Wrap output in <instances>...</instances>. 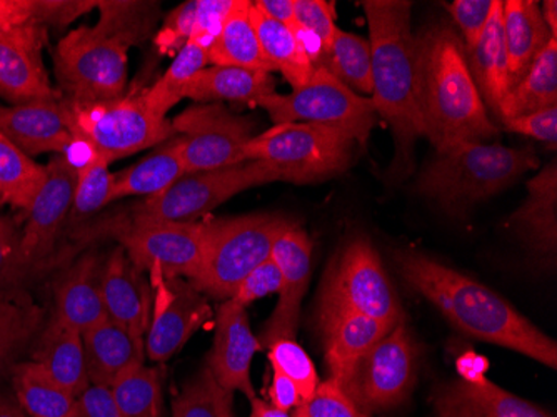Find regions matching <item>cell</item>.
I'll return each mask as SVG.
<instances>
[{
    "mask_svg": "<svg viewBox=\"0 0 557 417\" xmlns=\"http://www.w3.org/2000/svg\"><path fill=\"white\" fill-rule=\"evenodd\" d=\"M206 224L205 260L190 284L205 296L227 301L243 279L271 257L275 240L293 222L278 214H247Z\"/></svg>",
    "mask_w": 557,
    "mask_h": 417,
    "instance_id": "cell-7",
    "label": "cell"
},
{
    "mask_svg": "<svg viewBox=\"0 0 557 417\" xmlns=\"http://www.w3.org/2000/svg\"><path fill=\"white\" fill-rule=\"evenodd\" d=\"M503 36L512 89L554 36L547 29L541 5L533 0L503 2Z\"/></svg>",
    "mask_w": 557,
    "mask_h": 417,
    "instance_id": "cell-29",
    "label": "cell"
},
{
    "mask_svg": "<svg viewBox=\"0 0 557 417\" xmlns=\"http://www.w3.org/2000/svg\"><path fill=\"white\" fill-rule=\"evenodd\" d=\"M67 417H84V414L81 413L79 407H77V409H75L74 413L69 414Z\"/></svg>",
    "mask_w": 557,
    "mask_h": 417,
    "instance_id": "cell-61",
    "label": "cell"
},
{
    "mask_svg": "<svg viewBox=\"0 0 557 417\" xmlns=\"http://www.w3.org/2000/svg\"><path fill=\"white\" fill-rule=\"evenodd\" d=\"M369 27L372 61V103L391 125L394 152L391 174H411L412 154L424 137L419 103L418 39L412 33V2L408 0H362Z\"/></svg>",
    "mask_w": 557,
    "mask_h": 417,
    "instance_id": "cell-3",
    "label": "cell"
},
{
    "mask_svg": "<svg viewBox=\"0 0 557 417\" xmlns=\"http://www.w3.org/2000/svg\"><path fill=\"white\" fill-rule=\"evenodd\" d=\"M0 417H30L22 409L14 394H0Z\"/></svg>",
    "mask_w": 557,
    "mask_h": 417,
    "instance_id": "cell-59",
    "label": "cell"
},
{
    "mask_svg": "<svg viewBox=\"0 0 557 417\" xmlns=\"http://www.w3.org/2000/svg\"><path fill=\"white\" fill-rule=\"evenodd\" d=\"M487 363L484 357L475 356V354H465L458 359L459 378L475 381V379L486 378Z\"/></svg>",
    "mask_w": 557,
    "mask_h": 417,
    "instance_id": "cell-57",
    "label": "cell"
},
{
    "mask_svg": "<svg viewBox=\"0 0 557 417\" xmlns=\"http://www.w3.org/2000/svg\"><path fill=\"white\" fill-rule=\"evenodd\" d=\"M102 299L111 321L146 339L154 293L146 272L134 266L121 246L115 247L104 260Z\"/></svg>",
    "mask_w": 557,
    "mask_h": 417,
    "instance_id": "cell-22",
    "label": "cell"
},
{
    "mask_svg": "<svg viewBox=\"0 0 557 417\" xmlns=\"http://www.w3.org/2000/svg\"><path fill=\"white\" fill-rule=\"evenodd\" d=\"M196 8L197 0H189L169 12L168 17L162 22L161 29L156 34L154 42L159 54L175 58L181 49L189 44L194 21H196Z\"/></svg>",
    "mask_w": 557,
    "mask_h": 417,
    "instance_id": "cell-46",
    "label": "cell"
},
{
    "mask_svg": "<svg viewBox=\"0 0 557 417\" xmlns=\"http://www.w3.org/2000/svg\"><path fill=\"white\" fill-rule=\"evenodd\" d=\"M234 0H197L196 21L189 42L209 50L221 36L225 19L233 9Z\"/></svg>",
    "mask_w": 557,
    "mask_h": 417,
    "instance_id": "cell-47",
    "label": "cell"
},
{
    "mask_svg": "<svg viewBox=\"0 0 557 417\" xmlns=\"http://www.w3.org/2000/svg\"><path fill=\"white\" fill-rule=\"evenodd\" d=\"M294 417H361L333 379L319 382L315 393L294 409Z\"/></svg>",
    "mask_w": 557,
    "mask_h": 417,
    "instance_id": "cell-45",
    "label": "cell"
},
{
    "mask_svg": "<svg viewBox=\"0 0 557 417\" xmlns=\"http://www.w3.org/2000/svg\"><path fill=\"white\" fill-rule=\"evenodd\" d=\"M208 64V52L205 49L193 42L184 46L161 79L143 94L149 111L158 118H168V112L184 99L194 75Z\"/></svg>",
    "mask_w": 557,
    "mask_h": 417,
    "instance_id": "cell-39",
    "label": "cell"
},
{
    "mask_svg": "<svg viewBox=\"0 0 557 417\" xmlns=\"http://www.w3.org/2000/svg\"><path fill=\"white\" fill-rule=\"evenodd\" d=\"M541 14H543L544 22H546L547 29L550 30L554 37H557V2L556 0H546L541 5Z\"/></svg>",
    "mask_w": 557,
    "mask_h": 417,
    "instance_id": "cell-60",
    "label": "cell"
},
{
    "mask_svg": "<svg viewBox=\"0 0 557 417\" xmlns=\"http://www.w3.org/2000/svg\"><path fill=\"white\" fill-rule=\"evenodd\" d=\"M0 133L29 158L39 154L58 156L74 137L62 97L0 106Z\"/></svg>",
    "mask_w": 557,
    "mask_h": 417,
    "instance_id": "cell-20",
    "label": "cell"
},
{
    "mask_svg": "<svg viewBox=\"0 0 557 417\" xmlns=\"http://www.w3.org/2000/svg\"><path fill=\"white\" fill-rule=\"evenodd\" d=\"M557 106V39L547 42L541 54L534 59L522 79L509 90L500 103L497 121L503 124L509 119L533 114L541 109Z\"/></svg>",
    "mask_w": 557,
    "mask_h": 417,
    "instance_id": "cell-33",
    "label": "cell"
},
{
    "mask_svg": "<svg viewBox=\"0 0 557 417\" xmlns=\"http://www.w3.org/2000/svg\"><path fill=\"white\" fill-rule=\"evenodd\" d=\"M22 229L11 216H0V297L21 291L30 278L22 262Z\"/></svg>",
    "mask_w": 557,
    "mask_h": 417,
    "instance_id": "cell-44",
    "label": "cell"
},
{
    "mask_svg": "<svg viewBox=\"0 0 557 417\" xmlns=\"http://www.w3.org/2000/svg\"><path fill=\"white\" fill-rule=\"evenodd\" d=\"M77 407L84 417H121L112 389L108 385L89 384L77 397Z\"/></svg>",
    "mask_w": 557,
    "mask_h": 417,
    "instance_id": "cell-53",
    "label": "cell"
},
{
    "mask_svg": "<svg viewBox=\"0 0 557 417\" xmlns=\"http://www.w3.org/2000/svg\"><path fill=\"white\" fill-rule=\"evenodd\" d=\"M186 174L183 139L180 136L171 137L143 161L115 172L112 203L124 197L140 196L149 199L161 196Z\"/></svg>",
    "mask_w": 557,
    "mask_h": 417,
    "instance_id": "cell-30",
    "label": "cell"
},
{
    "mask_svg": "<svg viewBox=\"0 0 557 417\" xmlns=\"http://www.w3.org/2000/svg\"><path fill=\"white\" fill-rule=\"evenodd\" d=\"M30 360L40 364L50 378L79 397L89 388L83 332L50 316L30 346Z\"/></svg>",
    "mask_w": 557,
    "mask_h": 417,
    "instance_id": "cell-26",
    "label": "cell"
},
{
    "mask_svg": "<svg viewBox=\"0 0 557 417\" xmlns=\"http://www.w3.org/2000/svg\"><path fill=\"white\" fill-rule=\"evenodd\" d=\"M46 181V165L37 164L0 133V203L27 214Z\"/></svg>",
    "mask_w": 557,
    "mask_h": 417,
    "instance_id": "cell-37",
    "label": "cell"
},
{
    "mask_svg": "<svg viewBox=\"0 0 557 417\" xmlns=\"http://www.w3.org/2000/svg\"><path fill=\"white\" fill-rule=\"evenodd\" d=\"M336 8L333 2L325 0H296V21L300 27L314 34L321 40L324 52L327 54L329 47L336 34Z\"/></svg>",
    "mask_w": 557,
    "mask_h": 417,
    "instance_id": "cell-48",
    "label": "cell"
},
{
    "mask_svg": "<svg viewBox=\"0 0 557 417\" xmlns=\"http://www.w3.org/2000/svg\"><path fill=\"white\" fill-rule=\"evenodd\" d=\"M354 143L339 128L289 122L252 137L244 150V159L264 162L278 181L315 184L349 168Z\"/></svg>",
    "mask_w": 557,
    "mask_h": 417,
    "instance_id": "cell-6",
    "label": "cell"
},
{
    "mask_svg": "<svg viewBox=\"0 0 557 417\" xmlns=\"http://www.w3.org/2000/svg\"><path fill=\"white\" fill-rule=\"evenodd\" d=\"M268 403L277 407V409L290 413V410L296 409V407L302 403V397H300L297 385L294 384L287 376L272 369V381L271 385H269Z\"/></svg>",
    "mask_w": 557,
    "mask_h": 417,
    "instance_id": "cell-54",
    "label": "cell"
},
{
    "mask_svg": "<svg viewBox=\"0 0 557 417\" xmlns=\"http://www.w3.org/2000/svg\"><path fill=\"white\" fill-rule=\"evenodd\" d=\"M437 417H553L486 378L446 382L434 394Z\"/></svg>",
    "mask_w": 557,
    "mask_h": 417,
    "instance_id": "cell-24",
    "label": "cell"
},
{
    "mask_svg": "<svg viewBox=\"0 0 557 417\" xmlns=\"http://www.w3.org/2000/svg\"><path fill=\"white\" fill-rule=\"evenodd\" d=\"M394 260L409 287L436 306L462 334L515 351L547 368H557L556 341L483 282L418 250H399Z\"/></svg>",
    "mask_w": 557,
    "mask_h": 417,
    "instance_id": "cell-1",
    "label": "cell"
},
{
    "mask_svg": "<svg viewBox=\"0 0 557 417\" xmlns=\"http://www.w3.org/2000/svg\"><path fill=\"white\" fill-rule=\"evenodd\" d=\"M250 19L255 22L259 46L271 71L281 72L284 79L293 86V90L308 83L315 68L293 29L265 17L252 4Z\"/></svg>",
    "mask_w": 557,
    "mask_h": 417,
    "instance_id": "cell-35",
    "label": "cell"
},
{
    "mask_svg": "<svg viewBox=\"0 0 557 417\" xmlns=\"http://www.w3.org/2000/svg\"><path fill=\"white\" fill-rule=\"evenodd\" d=\"M494 0H454L447 5L450 17L461 30L465 49L475 46L486 27L493 11Z\"/></svg>",
    "mask_w": 557,
    "mask_h": 417,
    "instance_id": "cell-49",
    "label": "cell"
},
{
    "mask_svg": "<svg viewBox=\"0 0 557 417\" xmlns=\"http://www.w3.org/2000/svg\"><path fill=\"white\" fill-rule=\"evenodd\" d=\"M319 304L343 306L393 328L403 307L383 260L368 240L350 241L327 269Z\"/></svg>",
    "mask_w": 557,
    "mask_h": 417,
    "instance_id": "cell-13",
    "label": "cell"
},
{
    "mask_svg": "<svg viewBox=\"0 0 557 417\" xmlns=\"http://www.w3.org/2000/svg\"><path fill=\"white\" fill-rule=\"evenodd\" d=\"M509 222L536 256L554 260L557 249L556 162L528 182V197Z\"/></svg>",
    "mask_w": 557,
    "mask_h": 417,
    "instance_id": "cell-27",
    "label": "cell"
},
{
    "mask_svg": "<svg viewBox=\"0 0 557 417\" xmlns=\"http://www.w3.org/2000/svg\"><path fill=\"white\" fill-rule=\"evenodd\" d=\"M271 259L283 275L277 306L265 322L261 347L275 338H296L299 328L300 306L308 293L312 269V243L308 232L290 224L272 246Z\"/></svg>",
    "mask_w": 557,
    "mask_h": 417,
    "instance_id": "cell-18",
    "label": "cell"
},
{
    "mask_svg": "<svg viewBox=\"0 0 557 417\" xmlns=\"http://www.w3.org/2000/svg\"><path fill=\"white\" fill-rule=\"evenodd\" d=\"M252 5L265 17L287 25L289 29L297 25L296 0H256Z\"/></svg>",
    "mask_w": 557,
    "mask_h": 417,
    "instance_id": "cell-56",
    "label": "cell"
},
{
    "mask_svg": "<svg viewBox=\"0 0 557 417\" xmlns=\"http://www.w3.org/2000/svg\"><path fill=\"white\" fill-rule=\"evenodd\" d=\"M509 133L521 134V136L533 137L541 143L556 149L557 144V106L554 108L541 109L533 114L521 115V118L509 119L503 124Z\"/></svg>",
    "mask_w": 557,
    "mask_h": 417,
    "instance_id": "cell-52",
    "label": "cell"
},
{
    "mask_svg": "<svg viewBox=\"0 0 557 417\" xmlns=\"http://www.w3.org/2000/svg\"><path fill=\"white\" fill-rule=\"evenodd\" d=\"M361 417H374V416H369V414H362L361 413Z\"/></svg>",
    "mask_w": 557,
    "mask_h": 417,
    "instance_id": "cell-62",
    "label": "cell"
},
{
    "mask_svg": "<svg viewBox=\"0 0 557 417\" xmlns=\"http://www.w3.org/2000/svg\"><path fill=\"white\" fill-rule=\"evenodd\" d=\"M419 359L421 349L403 316L337 385L359 413L372 416L396 409L411 396Z\"/></svg>",
    "mask_w": 557,
    "mask_h": 417,
    "instance_id": "cell-9",
    "label": "cell"
},
{
    "mask_svg": "<svg viewBox=\"0 0 557 417\" xmlns=\"http://www.w3.org/2000/svg\"><path fill=\"white\" fill-rule=\"evenodd\" d=\"M134 266L147 274L193 281L199 274L208 243L205 222L137 218L112 231Z\"/></svg>",
    "mask_w": 557,
    "mask_h": 417,
    "instance_id": "cell-11",
    "label": "cell"
},
{
    "mask_svg": "<svg viewBox=\"0 0 557 417\" xmlns=\"http://www.w3.org/2000/svg\"><path fill=\"white\" fill-rule=\"evenodd\" d=\"M319 328L324 344L329 379L339 384L354 364L358 363L389 326L343 306L319 304Z\"/></svg>",
    "mask_w": 557,
    "mask_h": 417,
    "instance_id": "cell-21",
    "label": "cell"
},
{
    "mask_svg": "<svg viewBox=\"0 0 557 417\" xmlns=\"http://www.w3.org/2000/svg\"><path fill=\"white\" fill-rule=\"evenodd\" d=\"M47 33L34 24L0 30V97L11 106L62 97L44 62Z\"/></svg>",
    "mask_w": 557,
    "mask_h": 417,
    "instance_id": "cell-17",
    "label": "cell"
},
{
    "mask_svg": "<svg viewBox=\"0 0 557 417\" xmlns=\"http://www.w3.org/2000/svg\"><path fill=\"white\" fill-rule=\"evenodd\" d=\"M234 393L215 381L208 364L175 397L174 417H233Z\"/></svg>",
    "mask_w": 557,
    "mask_h": 417,
    "instance_id": "cell-41",
    "label": "cell"
},
{
    "mask_svg": "<svg viewBox=\"0 0 557 417\" xmlns=\"http://www.w3.org/2000/svg\"><path fill=\"white\" fill-rule=\"evenodd\" d=\"M102 271L104 260L96 250L69 265L55 282L52 316L79 332L108 319L102 299Z\"/></svg>",
    "mask_w": 557,
    "mask_h": 417,
    "instance_id": "cell-23",
    "label": "cell"
},
{
    "mask_svg": "<svg viewBox=\"0 0 557 417\" xmlns=\"http://www.w3.org/2000/svg\"><path fill=\"white\" fill-rule=\"evenodd\" d=\"M271 368L283 372L299 389L302 401L309 400L318 389L319 379L314 363L302 349L296 338H275L265 343Z\"/></svg>",
    "mask_w": 557,
    "mask_h": 417,
    "instance_id": "cell-42",
    "label": "cell"
},
{
    "mask_svg": "<svg viewBox=\"0 0 557 417\" xmlns=\"http://www.w3.org/2000/svg\"><path fill=\"white\" fill-rule=\"evenodd\" d=\"M150 279L154 301L146 334V356L152 363H164L212 318V309L205 294L187 279L159 274H150Z\"/></svg>",
    "mask_w": 557,
    "mask_h": 417,
    "instance_id": "cell-15",
    "label": "cell"
},
{
    "mask_svg": "<svg viewBox=\"0 0 557 417\" xmlns=\"http://www.w3.org/2000/svg\"><path fill=\"white\" fill-rule=\"evenodd\" d=\"M44 322L42 307L24 291L0 297V382L30 349Z\"/></svg>",
    "mask_w": 557,
    "mask_h": 417,
    "instance_id": "cell-32",
    "label": "cell"
},
{
    "mask_svg": "<svg viewBox=\"0 0 557 417\" xmlns=\"http://www.w3.org/2000/svg\"><path fill=\"white\" fill-rule=\"evenodd\" d=\"M261 343L250 329L246 307L236 301H222L215 312V334L208 366L215 381L231 393H243L247 400L256 396L250 379V366Z\"/></svg>",
    "mask_w": 557,
    "mask_h": 417,
    "instance_id": "cell-19",
    "label": "cell"
},
{
    "mask_svg": "<svg viewBox=\"0 0 557 417\" xmlns=\"http://www.w3.org/2000/svg\"><path fill=\"white\" fill-rule=\"evenodd\" d=\"M537 165L540 159L531 147L458 144L436 152L419 174L414 191L447 214H466L469 207L515 186Z\"/></svg>",
    "mask_w": 557,
    "mask_h": 417,
    "instance_id": "cell-5",
    "label": "cell"
},
{
    "mask_svg": "<svg viewBox=\"0 0 557 417\" xmlns=\"http://www.w3.org/2000/svg\"><path fill=\"white\" fill-rule=\"evenodd\" d=\"M259 108L269 112L277 124L308 122L339 128L358 143H368L377 121L374 103L344 86L327 69L312 72L311 79L290 94H272L259 100Z\"/></svg>",
    "mask_w": 557,
    "mask_h": 417,
    "instance_id": "cell-10",
    "label": "cell"
},
{
    "mask_svg": "<svg viewBox=\"0 0 557 417\" xmlns=\"http://www.w3.org/2000/svg\"><path fill=\"white\" fill-rule=\"evenodd\" d=\"M322 68L354 93L372 94L371 46L364 37L337 27Z\"/></svg>",
    "mask_w": 557,
    "mask_h": 417,
    "instance_id": "cell-38",
    "label": "cell"
},
{
    "mask_svg": "<svg viewBox=\"0 0 557 417\" xmlns=\"http://www.w3.org/2000/svg\"><path fill=\"white\" fill-rule=\"evenodd\" d=\"M418 39L419 103L424 137L436 152L499 136L472 79L461 37L447 25H431Z\"/></svg>",
    "mask_w": 557,
    "mask_h": 417,
    "instance_id": "cell-4",
    "label": "cell"
},
{
    "mask_svg": "<svg viewBox=\"0 0 557 417\" xmlns=\"http://www.w3.org/2000/svg\"><path fill=\"white\" fill-rule=\"evenodd\" d=\"M97 9V0H36L34 24L46 27H65L75 19Z\"/></svg>",
    "mask_w": 557,
    "mask_h": 417,
    "instance_id": "cell-51",
    "label": "cell"
},
{
    "mask_svg": "<svg viewBox=\"0 0 557 417\" xmlns=\"http://www.w3.org/2000/svg\"><path fill=\"white\" fill-rule=\"evenodd\" d=\"M121 417H162V372L143 364L112 385Z\"/></svg>",
    "mask_w": 557,
    "mask_h": 417,
    "instance_id": "cell-40",
    "label": "cell"
},
{
    "mask_svg": "<svg viewBox=\"0 0 557 417\" xmlns=\"http://www.w3.org/2000/svg\"><path fill=\"white\" fill-rule=\"evenodd\" d=\"M99 21L65 34L54 50L55 81L64 99L100 102L119 99L127 86L131 47L154 33L158 2L97 0Z\"/></svg>",
    "mask_w": 557,
    "mask_h": 417,
    "instance_id": "cell-2",
    "label": "cell"
},
{
    "mask_svg": "<svg viewBox=\"0 0 557 417\" xmlns=\"http://www.w3.org/2000/svg\"><path fill=\"white\" fill-rule=\"evenodd\" d=\"M34 15L36 0H0V30L34 24Z\"/></svg>",
    "mask_w": 557,
    "mask_h": 417,
    "instance_id": "cell-55",
    "label": "cell"
},
{
    "mask_svg": "<svg viewBox=\"0 0 557 417\" xmlns=\"http://www.w3.org/2000/svg\"><path fill=\"white\" fill-rule=\"evenodd\" d=\"M9 379L12 394L30 417H67L77 409V397L34 360L15 364Z\"/></svg>",
    "mask_w": 557,
    "mask_h": 417,
    "instance_id": "cell-36",
    "label": "cell"
},
{
    "mask_svg": "<svg viewBox=\"0 0 557 417\" xmlns=\"http://www.w3.org/2000/svg\"><path fill=\"white\" fill-rule=\"evenodd\" d=\"M77 171L61 154L46 165V181L27 211L22 229V262L29 275L37 274L49 265L54 247L67 222L74 203Z\"/></svg>",
    "mask_w": 557,
    "mask_h": 417,
    "instance_id": "cell-16",
    "label": "cell"
},
{
    "mask_svg": "<svg viewBox=\"0 0 557 417\" xmlns=\"http://www.w3.org/2000/svg\"><path fill=\"white\" fill-rule=\"evenodd\" d=\"M83 341L90 384L112 388L146 364V339L109 318L83 332Z\"/></svg>",
    "mask_w": 557,
    "mask_h": 417,
    "instance_id": "cell-25",
    "label": "cell"
},
{
    "mask_svg": "<svg viewBox=\"0 0 557 417\" xmlns=\"http://www.w3.org/2000/svg\"><path fill=\"white\" fill-rule=\"evenodd\" d=\"M283 287V275L275 266L274 260L269 257L255 271L249 272L240 282L236 293L231 299L236 301L240 306L246 307L255 301L262 299L269 294L278 293Z\"/></svg>",
    "mask_w": 557,
    "mask_h": 417,
    "instance_id": "cell-50",
    "label": "cell"
},
{
    "mask_svg": "<svg viewBox=\"0 0 557 417\" xmlns=\"http://www.w3.org/2000/svg\"><path fill=\"white\" fill-rule=\"evenodd\" d=\"M249 417H294V414L277 409V407L272 406V404L261 400V397H255V400L250 401Z\"/></svg>",
    "mask_w": 557,
    "mask_h": 417,
    "instance_id": "cell-58",
    "label": "cell"
},
{
    "mask_svg": "<svg viewBox=\"0 0 557 417\" xmlns=\"http://www.w3.org/2000/svg\"><path fill=\"white\" fill-rule=\"evenodd\" d=\"M272 94H275V79L271 72L212 65L194 75L184 99L197 103H258Z\"/></svg>",
    "mask_w": 557,
    "mask_h": 417,
    "instance_id": "cell-31",
    "label": "cell"
},
{
    "mask_svg": "<svg viewBox=\"0 0 557 417\" xmlns=\"http://www.w3.org/2000/svg\"><path fill=\"white\" fill-rule=\"evenodd\" d=\"M171 122L183 139L187 174L246 162L244 150L256 128L249 115L233 114L222 103H194Z\"/></svg>",
    "mask_w": 557,
    "mask_h": 417,
    "instance_id": "cell-14",
    "label": "cell"
},
{
    "mask_svg": "<svg viewBox=\"0 0 557 417\" xmlns=\"http://www.w3.org/2000/svg\"><path fill=\"white\" fill-rule=\"evenodd\" d=\"M109 162L97 158L89 165L77 172L74 203L69 218L79 222L83 219L92 218L112 203V189H114V174L109 171Z\"/></svg>",
    "mask_w": 557,
    "mask_h": 417,
    "instance_id": "cell-43",
    "label": "cell"
},
{
    "mask_svg": "<svg viewBox=\"0 0 557 417\" xmlns=\"http://www.w3.org/2000/svg\"><path fill=\"white\" fill-rule=\"evenodd\" d=\"M62 100L72 134L86 140L109 164L161 146L175 136L172 122L152 114L144 96H122L100 102H74L64 97Z\"/></svg>",
    "mask_w": 557,
    "mask_h": 417,
    "instance_id": "cell-8",
    "label": "cell"
},
{
    "mask_svg": "<svg viewBox=\"0 0 557 417\" xmlns=\"http://www.w3.org/2000/svg\"><path fill=\"white\" fill-rule=\"evenodd\" d=\"M249 0H234L233 9L225 19L221 36L209 50V62L221 68H240L249 71L271 72L261 46L255 22L250 19Z\"/></svg>",
    "mask_w": 557,
    "mask_h": 417,
    "instance_id": "cell-34",
    "label": "cell"
},
{
    "mask_svg": "<svg viewBox=\"0 0 557 417\" xmlns=\"http://www.w3.org/2000/svg\"><path fill=\"white\" fill-rule=\"evenodd\" d=\"M275 181V172L259 161L193 172L174 182L161 196L140 200L133 212L137 218L196 222L237 194Z\"/></svg>",
    "mask_w": 557,
    "mask_h": 417,
    "instance_id": "cell-12",
    "label": "cell"
},
{
    "mask_svg": "<svg viewBox=\"0 0 557 417\" xmlns=\"http://www.w3.org/2000/svg\"><path fill=\"white\" fill-rule=\"evenodd\" d=\"M466 50L472 79L490 115L497 119L500 103L509 94L508 56L503 36V2L494 0L486 27L474 47Z\"/></svg>",
    "mask_w": 557,
    "mask_h": 417,
    "instance_id": "cell-28",
    "label": "cell"
}]
</instances>
